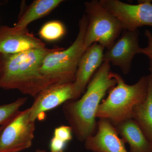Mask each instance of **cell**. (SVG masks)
Here are the masks:
<instances>
[{"instance_id":"obj_1","label":"cell","mask_w":152,"mask_h":152,"mask_svg":"<svg viewBox=\"0 0 152 152\" xmlns=\"http://www.w3.org/2000/svg\"><path fill=\"white\" fill-rule=\"evenodd\" d=\"M62 48L45 47L14 54H0V88L19 90L35 97L48 87L58 84L44 75L41 67L47 55Z\"/></svg>"},{"instance_id":"obj_2","label":"cell","mask_w":152,"mask_h":152,"mask_svg":"<svg viewBox=\"0 0 152 152\" xmlns=\"http://www.w3.org/2000/svg\"><path fill=\"white\" fill-rule=\"evenodd\" d=\"M110 64L104 61L93 76L87 90L78 100L66 102L64 111L77 138L82 142L94 134L96 115L106 93L117 84L111 74Z\"/></svg>"},{"instance_id":"obj_3","label":"cell","mask_w":152,"mask_h":152,"mask_svg":"<svg viewBox=\"0 0 152 152\" xmlns=\"http://www.w3.org/2000/svg\"><path fill=\"white\" fill-rule=\"evenodd\" d=\"M117 81L109 95L103 100L98 107L96 118L105 119L115 125L132 118L135 107L146 99L149 84V75L142 76L134 84L125 82L121 76L111 72Z\"/></svg>"},{"instance_id":"obj_4","label":"cell","mask_w":152,"mask_h":152,"mask_svg":"<svg viewBox=\"0 0 152 152\" xmlns=\"http://www.w3.org/2000/svg\"><path fill=\"white\" fill-rule=\"evenodd\" d=\"M88 20L84 15L79 23V32L75 40L68 48H63L47 55L43 61L41 72L58 84L73 83L79 62L86 50L84 42Z\"/></svg>"},{"instance_id":"obj_5","label":"cell","mask_w":152,"mask_h":152,"mask_svg":"<svg viewBox=\"0 0 152 152\" xmlns=\"http://www.w3.org/2000/svg\"><path fill=\"white\" fill-rule=\"evenodd\" d=\"M88 20L84 47L86 50L97 43L108 50L122 32V27L118 19L99 2L92 0L85 3Z\"/></svg>"},{"instance_id":"obj_6","label":"cell","mask_w":152,"mask_h":152,"mask_svg":"<svg viewBox=\"0 0 152 152\" xmlns=\"http://www.w3.org/2000/svg\"><path fill=\"white\" fill-rule=\"evenodd\" d=\"M35 130L29 109L20 111L5 126L0 136V152H19L29 148Z\"/></svg>"},{"instance_id":"obj_7","label":"cell","mask_w":152,"mask_h":152,"mask_svg":"<svg viewBox=\"0 0 152 152\" xmlns=\"http://www.w3.org/2000/svg\"><path fill=\"white\" fill-rule=\"evenodd\" d=\"M99 2L119 20L123 30L135 31L138 28L152 27V1H139L131 4L119 0H100Z\"/></svg>"},{"instance_id":"obj_8","label":"cell","mask_w":152,"mask_h":152,"mask_svg":"<svg viewBox=\"0 0 152 152\" xmlns=\"http://www.w3.org/2000/svg\"><path fill=\"white\" fill-rule=\"evenodd\" d=\"M138 29L135 31L123 30L119 37L110 48L104 53V61L119 67L124 75L129 73L134 57L138 54Z\"/></svg>"},{"instance_id":"obj_9","label":"cell","mask_w":152,"mask_h":152,"mask_svg":"<svg viewBox=\"0 0 152 152\" xmlns=\"http://www.w3.org/2000/svg\"><path fill=\"white\" fill-rule=\"evenodd\" d=\"M34 98L32 105L29 108L30 120L34 122L45 112L67 101L76 100L73 82L53 85L42 91Z\"/></svg>"},{"instance_id":"obj_10","label":"cell","mask_w":152,"mask_h":152,"mask_svg":"<svg viewBox=\"0 0 152 152\" xmlns=\"http://www.w3.org/2000/svg\"><path fill=\"white\" fill-rule=\"evenodd\" d=\"M45 47V44L30 33L27 28L0 26V54H14Z\"/></svg>"},{"instance_id":"obj_11","label":"cell","mask_w":152,"mask_h":152,"mask_svg":"<svg viewBox=\"0 0 152 152\" xmlns=\"http://www.w3.org/2000/svg\"><path fill=\"white\" fill-rule=\"evenodd\" d=\"M96 134L85 141L87 150L94 152H129L125 142L119 137L115 129L108 120L99 119Z\"/></svg>"},{"instance_id":"obj_12","label":"cell","mask_w":152,"mask_h":152,"mask_svg":"<svg viewBox=\"0 0 152 152\" xmlns=\"http://www.w3.org/2000/svg\"><path fill=\"white\" fill-rule=\"evenodd\" d=\"M104 48L95 43L87 49L79 62L73 82L76 99L84 92L95 72L103 63Z\"/></svg>"},{"instance_id":"obj_13","label":"cell","mask_w":152,"mask_h":152,"mask_svg":"<svg viewBox=\"0 0 152 152\" xmlns=\"http://www.w3.org/2000/svg\"><path fill=\"white\" fill-rule=\"evenodd\" d=\"M113 126L121 138L129 145V152H152V145L132 118Z\"/></svg>"},{"instance_id":"obj_14","label":"cell","mask_w":152,"mask_h":152,"mask_svg":"<svg viewBox=\"0 0 152 152\" xmlns=\"http://www.w3.org/2000/svg\"><path fill=\"white\" fill-rule=\"evenodd\" d=\"M62 0H36L22 13L15 26L27 28L32 22L45 16L63 2Z\"/></svg>"},{"instance_id":"obj_15","label":"cell","mask_w":152,"mask_h":152,"mask_svg":"<svg viewBox=\"0 0 152 152\" xmlns=\"http://www.w3.org/2000/svg\"><path fill=\"white\" fill-rule=\"evenodd\" d=\"M132 118L152 145V83L150 75L146 99L142 103L135 107Z\"/></svg>"},{"instance_id":"obj_16","label":"cell","mask_w":152,"mask_h":152,"mask_svg":"<svg viewBox=\"0 0 152 152\" xmlns=\"http://www.w3.org/2000/svg\"><path fill=\"white\" fill-rule=\"evenodd\" d=\"M65 32V28L62 23L58 21H52L42 27L39 34L41 38L45 40L54 41L61 38Z\"/></svg>"},{"instance_id":"obj_17","label":"cell","mask_w":152,"mask_h":152,"mask_svg":"<svg viewBox=\"0 0 152 152\" xmlns=\"http://www.w3.org/2000/svg\"><path fill=\"white\" fill-rule=\"evenodd\" d=\"M27 101V98H20L11 103L0 105V126H5L12 119Z\"/></svg>"},{"instance_id":"obj_18","label":"cell","mask_w":152,"mask_h":152,"mask_svg":"<svg viewBox=\"0 0 152 152\" xmlns=\"http://www.w3.org/2000/svg\"><path fill=\"white\" fill-rule=\"evenodd\" d=\"M72 129L70 126H60L55 129L53 137L66 143L72 138Z\"/></svg>"},{"instance_id":"obj_19","label":"cell","mask_w":152,"mask_h":152,"mask_svg":"<svg viewBox=\"0 0 152 152\" xmlns=\"http://www.w3.org/2000/svg\"><path fill=\"white\" fill-rule=\"evenodd\" d=\"M145 35L148 39V45L145 48H141L139 50L138 54H142L152 61V33L149 30H146Z\"/></svg>"},{"instance_id":"obj_20","label":"cell","mask_w":152,"mask_h":152,"mask_svg":"<svg viewBox=\"0 0 152 152\" xmlns=\"http://www.w3.org/2000/svg\"><path fill=\"white\" fill-rule=\"evenodd\" d=\"M66 143L62 141L53 137L52 138L50 143L51 152H63L65 147Z\"/></svg>"},{"instance_id":"obj_21","label":"cell","mask_w":152,"mask_h":152,"mask_svg":"<svg viewBox=\"0 0 152 152\" xmlns=\"http://www.w3.org/2000/svg\"><path fill=\"white\" fill-rule=\"evenodd\" d=\"M149 70L150 72H151L150 75L151 76L152 83V61L151 60H150L149 62Z\"/></svg>"},{"instance_id":"obj_22","label":"cell","mask_w":152,"mask_h":152,"mask_svg":"<svg viewBox=\"0 0 152 152\" xmlns=\"http://www.w3.org/2000/svg\"><path fill=\"white\" fill-rule=\"evenodd\" d=\"M33 152H47L45 150L38 149Z\"/></svg>"},{"instance_id":"obj_23","label":"cell","mask_w":152,"mask_h":152,"mask_svg":"<svg viewBox=\"0 0 152 152\" xmlns=\"http://www.w3.org/2000/svg\"><path fill=\"white\" fill-rule=\"evenodd\" d=\"M4 126H0V136H1V134L4 128Z\"/></svg>"}]
</instances>
